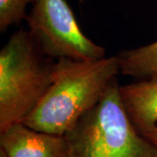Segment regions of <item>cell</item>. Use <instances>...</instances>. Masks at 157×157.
Instances as JSON below:
<instances>
[{
    "label": "cell",
    "instance_id": "obj_1",
    "mask_svg": "<svg viewBox=\"0 0 157 157\" xmlns=\"http://www.w3.org/2000/svg\"><path fill=\"white\" fill-rule=\"evenodd\" d=\"M119 73L118 56L57 59L52 83L23 123L38 131L64 136L101 101L117 80Z\"/></svg>",
    "mask_w": 157,
    "mask_h": 157
},
{
    "label": "cell",
    "instance_id": "obj_2",
    "mask_svg": "<svg viewBox=\"0 0 157 157\" xmlns=\"http://www.w3.org/2000/svg\"><path fill=\"white\" fill-rule=\"evenodd\" d=\"M56 60L20 29L0 51V132L23 121L53 81Z\"/></svg>",
    "mask_w": 157,
    "mask_h": 157
},
{
    "label": "cell",
    "instance_id": "obj_3",
    "mask_svg": "<svg viewBox=\"0 0 157 157\" xmlns=\"http://www.w3.org/2000/svg\"><path fill=\"white\" fill-rule=\"evenodd\" d=\"M64 136L68 157H157L129 118L117 80Z\"/></svg>",
    "mask_w": 157,
    "mask_h": 157
},
{
    "label": "cell",
    "instance_id": "obj_4",
    "mask_svg": "<svg viewBox=\"0 0 157 157\" xmlns=\"http://www.w3.org/2000/svg\"><path fill=\"white\" fill-rule=\"evenodd\" d=\"M26 20L31 35L50 58L81 60L105 57V49L82 33L66 0H34Z\"/></svg>",
    "mask_w": 157,
    "mask_h": 157
},
{
    "label": "cell",
    "instance_id": "obj_5",
    "mask_svg": "<svg viewBox=\"0 0 157 157\" xmlns=\"http://www.w3.org/2000/svg\"><path fill=\"white\" fill-rule=\"evenodd\" d=\"M0 148L9 157H68L63 135L38 131L18 122L0 132Z\"/></svg>",
    "mask_w": 157,
    "mask_h": 157
},
{
    "label": "cell",
    "instance_id": "obj_6",
    "mask_svg": "<svg viewBox=\"0 0 157 157\" xmlns=\"http://www.w3.org/2000/svg\"><path fill=\"white\" fill-rule=\"evenodd\" d=\"M120 94L129 118L140 134L157 125V74L120 86Z\"/></svg>",
    "mask_w": 157,
    "mask_h": 157
},
{
    "label": "cell",
    "instance_id": "obj_7",
    "mask_svg": "<svg viewBox=\"0 0 157 157\" xmlns=\"http://www.w3.org/2000/svg\"><path fill=\"white\" fill-rule=\"evenodd\" d=\"M117 56L120 72L124 75L145 78L157 74V40L149 45L121 52Z\"/></svg>",
    "mask_w": 157,
    "mask_h": 157
},
{
    "label": "cell",
    "instance_id": "obj_8",
    "mask_svg": "<svg viewBox=\"0 0 157 157\" xmlns=\"http://www.w3.org/2000/svg\"><path fill=\"white\" fill-rule=\"evenodd\" d=\"M34 0H0V31L4 32L9 26L26 19L25 10Z\"/></svg>",
    "mask_w": 157,
    "mask_h": 157
},
{
    "label": "cell",
    "instance_id": "obj_9",
    "mask_svg": "<svg viewBox=\"0 0 157 157\" xmlns=\"http://www.w3.org/2000/svg\"><path fill=\"white\" fill-rule=\"evenodd\" d=\"M141 135L144 137H146L157 149V125H155V127H153L150 129L147 130L145 132H143Z\"/></svg>",
    "mask_w": 157,
    "mask_h": 157
},
{
    "label": "cell",
    "instance_id": "obj_10",
    "mask_svg": "<svg viewBox=\"0 0 157 157\" xmlns=\"http://www.w3.org/2000/svg\"><path fill=\"white\" fill-rule=\"evenodd\" d=\"M0 157H9L6 152L4 151L2 148H0Z\"/></svg>",
    "mask_w": 157,
    "mask_h": 157
}]
</instances>
